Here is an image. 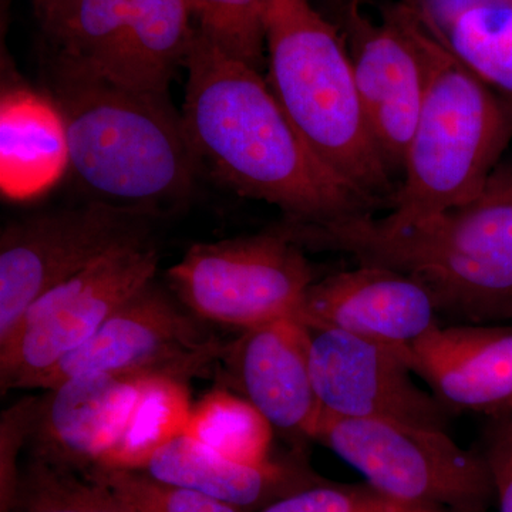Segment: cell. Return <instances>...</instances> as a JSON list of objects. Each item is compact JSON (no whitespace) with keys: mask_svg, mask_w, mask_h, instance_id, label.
I'll list each match as a JSON object with an SVG mask.
<instances>
[{"mask_svg":"<svg viewBox=\"0 0 512 512\" xmlns=\"http://www.w3.org/2000/svg\"><path fill=\"white\" fill-rule=\"evenodd\" d=\"M158 262L153 238L136 239L40 296L0 342L2 393L33 389L64 356L86 345L121 306L156 279Z\"/></svg>","mask_w":512,"mask_h":512,"instance_id":"ba28073f","label":"cell"},{"mask_svg":"<svg viewBox=\"0 0 512 512\" xmlns=\"http://www.w3.org/2000/svg\"><path fill=\"white\" fill-rule=\"evenodd\" d=\"M367 126L392 173H403L419 121L427 66L402 3L375 23L362 10L343 29Z\"/></svg>","mask_w":512,"mask_h":512,"instance_id":"7c38bea8","label":"cell"},{"mask_svg":"<svg viewBox=\"0 0 512 512\" xmlns=\"http://www.w3.org/2000/svg\"><path fill=\"white\" fill-rule=\"evenodd\" d=\"M194 25L185 0H130V20L113 82L170 96L175 70L184 66Z\"/></svg>","mask_w":512,"mask_h":512,"instance_id":"d6986e66","label":"cell"},{"mask_svg":"<svg viewBox=\"0 0 512 512\" xmlns=\"http://www.w3.org/2000/svg\"><path fill=\"white\" fill-rule=\"evenodd\" d=\"M227 345L180 299L154 281L93 336L82 348L57 362L33 389L47 390L83 375L133 379H167L187 384L224 357Z\"/></svg>","mask_w":512,"mask_h":512,"instance_id":"9c48e42d","label":"cell"},{"mask_svg":"<svg viewBox=\"0 0 512 512\" xmlns=\"http://www.w3.org/2000/svg\"><path fill=\"white\" fill-rule=\"evenodd\" d=\"M181 117L200 170L241 197L275 205L284 221L328 224L383 204L322 163L259 70L194 28Z\"/></svg>","mask_w":512,"mask_h":512,"instance_id":"6da1fadb","label":"cell"},{"mask_svg":"<svg viewBox=\"0 0 512 512\" xmlns=\"http://www.w3.org/2000/svg\"><path fill=\"white\" fill-rule=\"evenodd\" d=\"M266 82L303 141L333 173L392 202V171L377 148L345 36L311 0H266Z\"/></svg>","mask_w":512,"mask_h":512,"instance_id":"5b68a950","label":"cell"},{"mask_svg":"<svg viewBox=\"0 0 512 512\" xmlns=\"http://www.w3.org/2000/svg\"><path fill=\"white\" fill-rule=\"evenodd\" d=\"M192 25L229 57L266 67V0H185Z\"/></svg>","mask_w":512,"mask_h":512,"instance_id":"d4e9b609","label":"cell"},{"mask_svg":"<svg viewBox=\"0 0 512 512\" xmlns=\"http://www.w3.org/2000/svg\"><path fill=\"white\" fill-rule=\"evenodd\" d=\"M151 218L93 200L9 222L0 235V342L47 291L107 252L151 237Z\"/></svg>","mask_w":512,"mask_h":512,"instance_id":"30bf717a","label":"cell"},{"mask_svg":"<svg viewBox=\"0 0 512 512\" xmlns=\"http://www.w3.org/2000/svg\"><path fill=\"white\" fill-rule=\"evenodd\" d=\"M443 45L488 86L512 96V0H414Z\"/></svg>","mask_w":512,"mask_h":512,"instance_id":"ac0fdd59","label":"cell"},{"mask_svg":"<svg viewBox=\"0 0 512 512\" xmlns=\"http://www.w3.org/2000/svg\"><path fill=\"white\" fill-rule=\"evenodd\" d=\"M303 249L339 252L423 286L437 312L468 322L512 319V204L480 200L406 225L375 215L275 227Z\"/></svg>","mask_w":512,"mask_h":512,"instance_id":"7a4b0ae2","label":"cell"},{"mask_svg":"<svg viewBox=\"0 0 512 512\" xmlns=\"http://www.w3.org/2000/svg\"><path fill=\"white\" fill-rule=\"evenodd\" d=\"M407 508L370 484H338L323 480L279 498L256 512H403Z\"/></svg>","mask_w":512,"mask_h":512,"instance_id":"4316f807","label":"cell"},{"mask_svg":"<svg viewBox=\"0 0 512 512\" xmlns=\"http://www.w3.org/2000/svg\"><path fill=\"white\" fill-rule=\"evenodd\" d=\"M403 512H450V511L440 510V508L410 507V508H407V510L403 511Z\"/></svg>","mask_w":512,"mask_h":512,"instance_id":"d6a6232c","label":"cell"},{"mask_svg":"<svg viewBox=\"0 0 512 512\" xmlns=\"http://www.w3.org/2000/svg\"><path fill=\"white\" fill-rule=\"evenodd\" d=\"M148 379L72 377L37 397L29 457L86 476L104 466L126 436Z\"/></svg>","mask_w":512,"mask_h":512,"instance_id":"4fadbf2b","label":"cell"},{"mask_svg":"<svg viewBox=\"0 0 512 512\" xmlns=\"http://www.w3.org/2000/svg\"><path fill=\"white\" fill-rule=\"evenodd\" d=\"M312 5L325 16L329 22L343 30L350 19L360 12L362 0H311Z\"/></svg>","mask_w":512,"mask_h":512,"instance_id":"4dcf8cb0","label":"cell"},{"mask_svg":"<svg viewBox=\"0 0 512 512\" xmlns=\"http://www.w3.org/2000/svg\"><path fill=\"white\" fill-rule=\"evenodd\" d=\"M12 512H133L106 485L29 457Z\"/></svg>","mask_w":512,"mask_h":512,"instance_id":"603a6c76","label":"cell"},{"mask_svg":"<svg viewBox=\"0 0 512 512\" xmlns=\"http://www.w3.org/2000/svg\"><path fill=\"white\" fill-rule=\"evenodd\" d=\"M315 281L305 249L275 227L198 242L165 274L168 289L198 318L244 330L298 315Z\"/></svg>","mask_w":512,"mask_h":512,"instance_id":"52a82bcc","label":"cell"},{"mask_svg":"<svg viewBox=\"0 0 512 512\" xmlns=\"http://www.w3.org/2000/svg\"><path fill=\"white\" fill-rule=\"evenodd\" d=\"M483 197L495 198L512 204V163L498 165L488 180Z\"/></svg>","mask_w":512,"mask_h":512,"instance_id":"1f68e13d","label":"cell"},{"mask_svg":"<svg viewBox=\"0 0 512 512\" xmlns=\"http://www.w3.org/2000/svg\"><path fill=\"white\" fill-rule=\"evenodd\" d=\"M423 52L427 86L404 158L402 187L382 220L406 225L483 197L512 138V103L461 63L421 18L414 0H400Z\"/></svg>","mask_w":512,"mask_h":512,"instance_id":"277c9868","label":"cell"},{"mask_svg":"<svg viewBox=\"0 0 512 512\" xmlns=\"http://www.w3.org/2000/svg\"><path fill=\"white\" fill-rule=\"evenodd\" d=\"M136 471L161 483L198 491L241 512L259 511L279 498L325 480L302 458L242 463L185 431L153 451Z\"/></svg>","mask_w":512,"mask_h":512,"instance_id":"e0dca14e","label":"cell"},{"mask_svg":"<svg viewBox=\"0 0 512 512\" xmlns=\"http://www.w3.org/2000/svg\"><path fill=\"white\" fill-rule=\"evenodd\" d=\"M49 90L66 137L67 167L94 201L154 215L191 194L200 164L170 96L56 62Z\"/></svg>","mask_w":512,"mask_h":512,"instance_id":"3957f363","label":"cell"},{"mask_svg":"<svg viewBox=\"0 0 512 512\" xmlns=\"http://www.w3.org/2000/svg\"><path fill=\"white\" fill-rule=\"evenodd\" d=\"M309 330L312 382L322 412L448 431L453 412L413 382L409 356L345 330Z\"/></svg>","mask_w":512,"mask_h":512,"instance_id":"8fae6325","label":"cell"},{"mask_svg":"<svg viewBox=\"0 0 512 512\" xmlns=\"http://www.w3.org/2000/svg\"><path fill=\"white\" fill-rule=\"evenodd\" d=\"M429 292L410 276L357 265L309 286L296 318L309 328L345 330L410 355V346L436 326Z\"/></svg>","mask_w":512,"mask_h":512,"instance_id":"5bb4252c","label":"cell"},{"mask_svg":"<svg viewBox=\"0 0 512 512\" xmlns=\"http://www.w3.org/2000/svg\"><path fill=\"white\" fill-rule=\"evenodd\" d=\"M76 0H32L33 9L47 37L55 35Z\"/></svg>","mask_w":512,"mask_h":512,"instance_id":"f546056e","label":"cell"},{"mask_svg":"<svg viewBox=\"0 0 512 512\" xmlns=\"http://www.w3.org/2000/svg\"><path fill=\"white\" fill-rule=\"evenodd\" d=\"M409 365L453 413L512 410L511 326L437 323L410 346Z\"/></svg>","mask_w":512,"mask_h":512,"instance_id":"2e32d148","label":"cell"},{"mask_svg":"<svg viewBox=\"0 0 512 512\" xmlns=\"http://www.w3.org/2000/svg\"><path fill=\"white\" fill-rule=\"evenodd\" d=\"M185 433L242 463L268 461L274 429L244 397L215 390L192 407Z\"/></svg>","mask_w":512,"mask_h":512,"instance_id":"7402d4cb","label":"cell"},{"mask_svg":"<svg viewBox=\"0 0 512 512\" xmlns=\"http://www.w3.org/2000/svg\"><path fill=\"white\" fill-rule=\"evenodd\" d=\"M239 392L274 431L295 441L312 440L320 407L311 373V330L285 316L244 330L224 357Z\"/></svg>","mask_w":512,"mask_h":512,"instance_id":"9a60e30c","label":"cell"},{"mask_svg":"<svg viewBox=\"0 0 512 512\" xmlns=\"http://www.w3.org/2000/svg\"><path fill=\"white\" fill-rule=\"evenodd\" d=\"M485 461L493 477L500 512H512V410L497 417L487 434Z\"/></svg>","mask_w":512,"mask_h":512,"instance_id":"f1b7e54d","label":"cell"},{"mask_svg":"<svg viewBox=\"0 0 512 512\" xmlns=\"http://www.w3.org/2000/svg\"><path fill=\"white\" fill-rule=\"evenodd\" d=\"M191 409L187 384L148 379L126 436L110 460L100 467L137 470L153 451L183 433Z\"/></svg>","mask_w":512,"mask_h":512,"instance_id":"cb8c5ba5","label":"cell"},{"mask_svg":"<svg viewBox=\"0 0 512 512\" xmlns=\"http://www.w3.org/2000/svg\"><path fill=\"white\" fill-rule=\"evenodd\" d=\"M130 20V0H76L59 30L49 37L52 62L113 80Z\"/></svg>","mask_w":512,"mask_h":512,"instance_id":"44dd1931","label":"cell"},{"mask_svg":"<svg viewBox=\"0 0 512 512\" xmlns=\"http://www.w3.org/2000/svg\"><path fill=\"white\" fill-rule=\"evenodd\" d=\"M86 477L109 487L133 512H241L208 495L161 483L136 470L96 467Z\"/></svg>","mask_w":512,"mask_h":512,"instance_id":"484cf974","label":"cell"},{"mask_svg":"<svg viewBox=\"0 0 512 512\" xmlns=\"http://www.w3.org/2000/svg\"><path fill=\"white\" fill-rule=\"evenodd\" d=\"M312 440L409 508L485 512L495 494L485 457L458 446L448 431L322 412Z\"/></svg>","mask_w":512,"mask_h":512,"instance_id":"8992f818","label":"cell"},{"mask_svg":"<svg viewBox=\"0 0 512 512\" xmlns=\"http://www.w3.org/2000/svg\"><path fill=\"white\" fill-rule=\"evenodd\" d=\"M37 397H25L2 414L0 421V512H12L18 494L20 451L28 446Z\"/></svg>","mask_w":512,"mask_h":512,"instance_id":"83f0119b","label":"cell"},{"mask_svg":"<svg viewBox=\"0 0 512 512\" xmlns=\"http://www.w3.org/2000/svg\"><path fill=\"white\" fill-rule=\"evenodd\" d=\"M67 167L66 137L49 99L12 94L2 103V180L9 194L23 195L49 184Z\"/></svg>","mask_w":512,"mask_h":512,"instance_id":"ffe728a7","label":"cell"}]
</instances>
